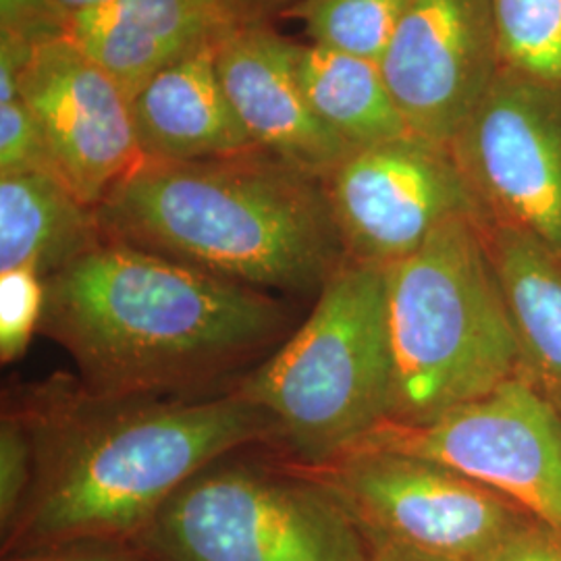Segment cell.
<instances>
[{
  "label": "cell",
  "mask_w": 561,
  "mask_h": 561,
  "mask_svg": "<svg viewBox=\"0 0 561 561\" xmlns=\"http://www.w3.org/2000/svg\"><path fill=\"white\" fill-rule=\"evenodd\" d=\"M34 445V481L4 556L80 539L136 541L213 461L275 445V426L233 389L204 398H102L55 377L4 401Z\"/></svg>",
  "instance_id": "1"
},
{
  "label": "cell",
  "mask_w": 561,
  "mask_h": 561,
  "mask_svg": "<svg viewBox=\"0 0 561 561\" xmlns=\"http://www.w3.org/2000/svg\"><path fill=\"white\" fill-rule=\"evenodd\" d=\"M44 283L41 333L102 398L217 396L296 329L287 298L111 238Z\"/></svg>",
  "instance_id": "2"
},
{
  "label": "cell",
  "mask_w": 561,
  "mask_h": 561,
  "mask_svg": "<svg viewBox=\"0 0 561 561\" xmlns=\"http://www.w3.org/2000/svg\"><path fill=\"white\" fill-rule=\"evenodd\" d=\"M102 236L280 298H317L347 261L324 178L266 150L144 161L106 194Z\"/></svg>",
  "instance_id": "3"
},
{
  "label": "cell",
  "mask_w": 561,
  "mask_h": 561,
  "mask_svg": "<svg viewBox=\"0 0 561 561\" xmlns=\"http://www.w3.org/2000/svg\"><path fill=\"white\" fill-rule=\"evenodd\" d=\"M393 424L419 426L524 375L520 343L477 215L442 222L387 268Z\"/></svg>",
  "instance_id": "4"
},
{
  "label": "cell",
  "mask_w": 561,
  "mask_h": 561,
  "mask_svg": "<svg viewBox=\"0 0 561 561\" xmlns=\"http://www.w3.org/2000/svg\"><path fill=\"white\" fill-rule=\"evenodd\" d=\"M236 391L271 419L298 468H321L377 433L393 405L387 268L343 262L306 321Z\"/></svg>",
  "instance_id": "5"
},
{
  "label": "cell",
  "mask_w": 561,
  "mask_h": 561,
  "mask_svg": "<svg viewBox=\"0 0 561 561\" xmlns=\"http://www.w3.org/2000/svg\"><path fill=\"white\" fill-rule=\"evenodd\" d=\"M136 542L154 561L370 560V541L327 484L238 451L183 482Z\"/></svg>",
  "instance_id": "6"
},
{
  "label": "cell",
  "mask_w": 561,
  "mask_h": 561,
  "mask_svg": "<svg viewBox=\"0 0 561 561\" xmlns=\"http://www.w3.org/2000/svg\"><path fill=\"white\" fill-rule=\"evenodd\" d=\"M301 472L327 484L368 541H393L451 561H474L528 516L500 493L412 454L356 447Z\"/></svg>",
  "instance_id": "7"
},
{
  "label": "cell",
  "mask_w": 561,
  "mask_h": 561,
  "mask_svg": "<svg viewBox=\"0 0 561 561\" xmlns=\"http://www.w3.org/2000/svg\"><path fill=\"white\" fill-rule=\"evenodd\" d=\"M364 445L439 461L561 533V410L526 375L428 424L387 422Z\"/></svg>",
  "instance_id": "8"
},
{
  "label": "cell",
  "mask_w": 561,
  "mask_h": 561,
  "mask_svg": "<svg viewBox=\"0 0 561 561\" xmlns=\"http://www.w3.org/2000/svg\"><path fill=\"white\" fill-rule=\"evenodd\" d=\"M449 150L477 217L561 256V88L502 69Z\"/></svg>",
  "instance_id": "9"
},
{
  "label": "cell",
  "mask_w": 561,
  "mask_h": 561,
  "mask_svg": "<svg viewBox=\"0 0 561 561\" xmlns=\"http://www.w3.org/2000/svg\"><path fill=\"white\" fill-rule=\"evenodd\" d=\"M347 261L389 268L442 222L477 215L451 150L416 134L356 148L324 175Z\"/></svg>",
  "instance_id": "10"
},
{
  "label": "cell",
  "mask_w": 561,
  "mask_h": 561,
  "mask_svg": "<svg viewBox=\"0 0 561 561\" xmlns=\"http://www.w3.org/2000/svg\"><path fill=\"white\" fill-rule=\"evenodd\" d=\"M20 94L41 125L55 175L83 204L99 208L144 161L129 96L67 34L34 46Z\"/></svg>",
  "instance_id": "11"
},
{
  "label": "cell",
  "mask_w": 561,
  "mask_h": 561,
  "mask_svg": "<svg viewBox=\"0 0 561 561\" xmlns=\"http://www.w3.org/2000/svg\"><path fill=\"white\" fill-rule=\"evenodd\" d=\"M381 71L410 131L449 148L502 71L495 0H410Z\"/></svg>",
  "instance_id": "12"
},
{
  "label": "cell",
  "mask_w": 561,
  "mask_h": 561,
  "mask_svg": "<svg viewBox=\"0 0 561 561\" xmlns=\"http://www.w3.org/2000/svg\"><path fill=\"white\" fill-rule=\"evenodd\" d=\"M217 71L243 127L266 150L324 178L347 146L322 123L301 90L294 42L268 20L248 21L217 44Z\"/></svg>",
  "instance_id": "13"
},
{
  "label": "cell",
  "mask_w": 561,
  "mask_h": 561,
  "mask_svg": "<svg viewBox=\"0 0 561 561\" xmlns=\"http://www.w3.org/2000/svg\"><path fill=\"white\" fill-rule=\"evenodd\" d=\"M262 20L241 0H111L69 18L67 36L131 96L164 67Z\"/></svg>",
  "instance_id": "14"
},
{
  "label": "cell",
  "mask_w": 561,
  "mask_h": 561,
  "mask_svg": "<svg viewBox=\"0 0 561 561\" xmlns=\"http://www.w3.org/2000/svg\"><path fill=\"white\" fill-rule=\"evenodd\" d=\"M131 117L146 161H208L261 150L225 94L217 44L146 81L131 96Z\"/></svg>",
  "instance_id": "15"
},
{
  "label": "cell",
  "mask_w": 561,
  "mask_h": 561,
  "mask_svg": "<svg viewBox=\"0 0 561 561\" xmlns=\"http://www.w3.org/2000/svg\"><path fill=\"white\" fill-rule=\"evenodd\" d=\"M477 219L520 343L524 375L561 410V256L510 225Z\"/></svg>",
  "instance_id": "16"
},
{
  "label": "cell",
  "mask_w": 561,
  "mask_h": 561,
  "mask_svg": "<svg viewBox=\"0 0 561 561\" xmlns=\"http://www.w3.org/2000/svg\"><path fill=\"white\" fill-rule=\"evenodd\" d=\"M96 208L44 171L0 178V273L46 280L102 240Z\"/></svg>",
  "instance_id": "17"
},
{
  "label": "cell",
  "mask_w": 561,
  "mask_h": 561,
  "mask_svg": "<svg viewBox=\"0 0 561 561\" xmlns=\"http://www.w3.org/2000/svg\"><path fill=\"white\" fill-rule=\"evenodd\" d=\"M294 62L317 117L354 150L412 134L379 62L298 42Z\"/></svg>",
  "instance_id": "18"
},
{
  "label": "cell",
  "mask_w": 561,
  "mask_h": 561,
  "mask_svg": "<svg viewBox=\"0 0 561 561\" xmlns=\"http://www.w3.org/2000/svg\"><path fill=\"white\" fill-rule=\"evenodd\" d=\"M410 0H300L283 15L300 21L310 44L381 65Z\"/></svg>",
  "instance_id": "19"
},
{
  "label": "cell",
  "mask_w": 561,
  "mask_h": 561,
  "mask_svg": "<svg viewBox=\"0 0 561 561\" xmlns=\"http://www.w3.org/2000/svg\"><path fill=\"white\" fill-rule=\"evenodd\" d=\"M502 69L561 88V0H495Z\"/></svg>",
  "instance_id": "20"
},
{
  "label": "cell",
  "mask_w": 561,
  "mask_h": 561,
  "mask_svg": "<svg viewBox=\"0 0 561 561\" xmlns=\"http://www.w3.org/2000/svg\"><path fill=\"white\" fill-rule=\"evenodd\" d=\"M46 283L34 271L0 273V358H21L41 331Z\"/></svg>",
  "instance_id": "21"
},
{
  "label": "cell",
  "mask_w": 561,
  "mask_h": 561,
  "mask_svg": "<svg viewBox=\"0 0 561 561\" xmlns=\"http://www.w3.org/2000/svg\"><path fill=\"white\" fill-rule=\"evenodd\" d=\"M34 481V445L25 422L4 405L0 421V528L2 537L18 520Z\"/></svg>",
  "instance_id": "22"
},
{
  "label": "cell",
  "mask_w": 561,
  "mask_h": 561,
  "mask_svg": "<svg viewBox=\"0 0 561 561\" xmlns=\"http://www.w3.org/2000/svg\"><path fill=\"white\" fill-rule=\"evenodd\" d=\"M44 171L53 173V162L41 125L23 99L0 104V178Z\"/></svg>",
  "instance_id": "23"
},
{
  "label": "cell",
  "mask_w": 561,
  "mask_h": 561,
  "mask_svg": "<svg viewBox=\"0 0 561 561\" xmlns=\"http://www.w3.org/2000/svg\"><path fill=\"white\" fill-rule=\"evenodd\" d=\"M69 15L57 0H0V34H13L32 44L67 34Z\"/></svg>",
  "instance_id": "24"
},
{
  "label": "cell",
  "mask_w": 561,
  "mask_h": 561,
  "mask_svg": "<svg viewBox=\"0 0 561 561\" xmlns=\"http://www.w3.org/2000/svg\"><path fill=\"white\" fill-rule=\"evenodd\" d=\"M474 561H561V533L537 518H526Z\"/></svg>",
  "instance_id": "25"
},
{
  "label": "cell",
  "mask_w": 561,
  "mask_h": 561,
  "mask_svg": "<svg viewBox=\"0 0 561 561\" xmlns=\"http://www.w3.org/2000/svg\"><path fill=\"white\" fill-rule=\"evenodd\" d=\"M4 561H154L140 545L127 539H80L4 556Z\"/></svg>",
  "instance_id": "26"
},
{
  "label": "cell",
  "mask_w": 561,
  "mask_h": 561,
  "mask_svg": "<svg viewBox=\"0 0 561 561\" xmlns=\"http://www.w3.org/2000/svg\"><path fill=\"white\" fill-rule=\"evenodd\" d=\"M368 561H451L421 551L410 545L393 541H370V560Z\"/></svg>",
  "instance_id": "27"
},
{
  "label": "cell",
  "mask_w": 561,
  "mask_h": 561,
  "mask_svg": "<svg viewBox=\"0 0 561 561\" xmlns=\"http://www.w3.org/2000/svg\"><path fill=\"white\" fill-rule=\"evenodd\" d=\"M254 15L268 20V15L285 13L289 7L298 4L300 0H241Z\"/></svg>",
  "instance_id": "28"
},
{
  "label": "cell",
  "mask_w": 561,
  "mask_h": 561,
  "mask_svg": "<svg viewBox=\"0 0 561 561\" xmlns=\"http://www.w3.org/2000/svg\"><path fill=\"white\" fill-rule=\"evenodd\" d=\"M57 2H59L60 9L71 18L76 13L96 9V7H101L104 2H111V0H57Z\"/></svg>",
  "instance_id": "29"
}]
</instances>
